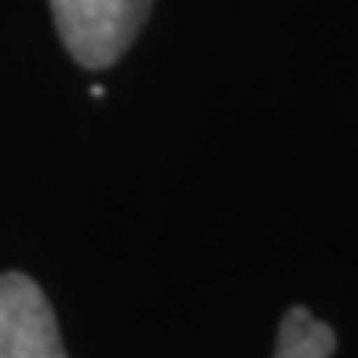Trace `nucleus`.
Here are the masks:
<instances>
[{"label":"nucleus","instance_id":"nucleus-3","mask_svg":"<svg viewBox=\"0 0 358 358\" xmlns=\"http://www.w3.org/2000/svg\"><path fill=\"white\" fill-rule=\"evenodd\" d=\"M336 351V333L333 325L315 318L307 307L292 303L282 325H278V344H274V358H329Z\"/></svg>","mask_w":358,"mask_h":358},{"label":"nucleus","instance_id":"nucleus-2","mask_svg":"<svg viewBox=\"0 0 358 358\" xmlns=\"http://www.w3.org/2000/svg\"><path fill=\"white\" fill-rule=\"evenodd\" d=\"M0 358H66L44 289L19 271L0 274Z\"/></svg>","mask_w":358,"mask_h":358},{"label":"nucleus","instance_id":"nucleus-1","mask_svg":"<svg viewBox=\"0 0 358 358\" xmlns=\"http://www.w3.org/2000/svg\"><path fill=\"white\" fill-rule=\"evenodd\" d=\"M154 0H52L59 41L85 70L113 66L150 15Z\"/></svg>","mask_w":358,"mask_h":358}]
</instances>
